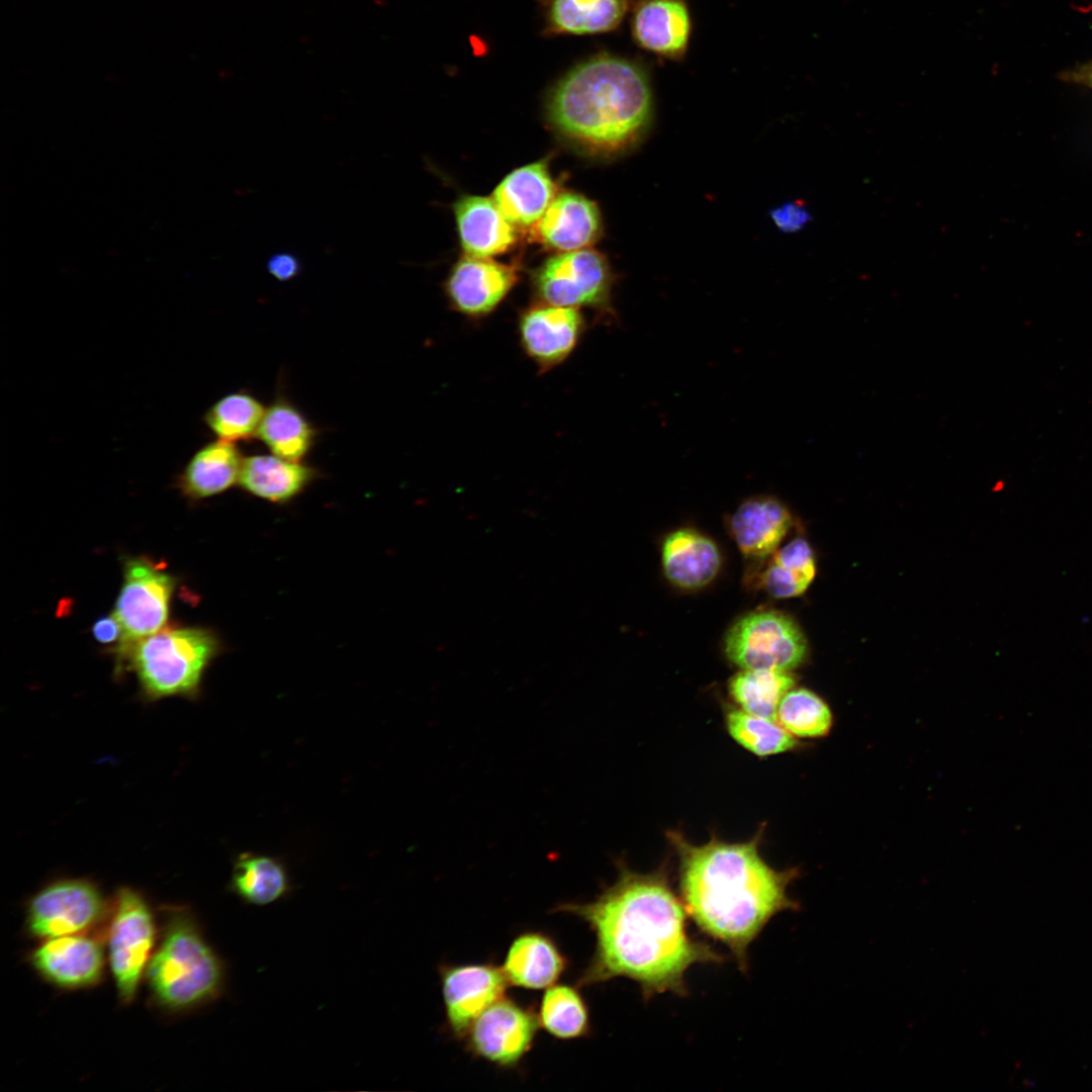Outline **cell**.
Wrapping results in <instances>:
<instances>
[{
  "instance_id": "obj_25",
  "label": "cell",
  "mask_w": 1092,
  "mask_h": 1092,
  "mask_svg": "<svg viewBox=\"0 0 1092 1092\" xmlns=\"http://www.w3.org/2000/svg\"><path fill=\"white\" fill-rule=\"evenodd\" d=\"M230 890L247 904L265 906L289 893L290 879L279 858L243 852L234 862Z\"/></svg>"
},
{
  "instance_id": "obj_5",
  "label": "cell",
  "mask_w": 1092,
  "mask_h": 1092,
  "mask_svg": "<svg viewBox=\"0 0 1092 1092\" xmlns=\"http://www.w3.org/2000/svg\"><path fill=\"white\" fill-rule=\"evenodd\" d=\"M221 644L205 628L160 630L131 644L127 655L141 689L149 700L197 695L203 674L218 655Z\"/></svg>"
},
{
  "instance_id": "obj_9",
  "label": "cell",
  "mask_w": 1092,
  "mask_h": 1092,
  "mask_svg": "<svg viewBox=\"0 0 1092 1092\" xmlns=\"http://www.w3.org/2000/svg\"><path fill=\"white\" fill-rule=\"evenodd\" d=\"M175 578L146 558L128 559L114 616L123 630L120 652L167 623Z\"/></svg>"
},
{
  "instance_id": "obj_14",
  "label": "cell",
  "mask_w": 1092,
  "mask_h": 1092,
  "mask_svg": "<svg viewBox=\"0 0 1092 1092\" xmlns=\"http://www.w3.org/2000/svg\"><path fill=\"white\" fill-rule=\"evenodd\" d=\"M518 278L514 266L466 255L454 265L445 292L453 310L477 321L498 307Z\"/></svg>"
},
{
  "instance_id": "obj_11",
  "label": "cell",
  "mask_w": 1092,
  "mask_h": 1092,
  "mask_svg": "<svg viewBox=\"0 0 1092 1092\" xmlns=\"http://www.w3.org/2000/svg\"><path fill=\"white\" fill-rule=\"evenodd\" d=\"M539 1027L537 1013L505 996L474 1020L463 1040L476 1058L510 1069L532 1049Z\"/></svg>"
},
{
  "instance_id": "obj_18",
  "label": "cell",
  "mask_w": 1092,
  "mask_h": 1092,
  "mask_svg": "<svg viewBox=\"0 0 1092 1092\" xmlns=\"http://www.w3.org/2000/svg\"><path fill=\"white\" fill-rule=\"evenodd\" d=\"M787 507L772 496L743 502L729 519V531L737 547L749 558L771 556L792 527Z\"/></svg>"
},
{
  "instance_id": "obj_4",
  "label": "cell",
  "mask_w": 1092,
  "mask_h": 1092,
  "mask_svg": "<svg viewBox=\"0 0 1092 1092\" xmlns=\"http://www.w3.org/2000/svg\"><path fill=\"white\" fill-rule=\"evenodd\" d=\"M147 980L155 1001L171 1011L201 1006L220 995L223 964L187 911L168 913Z\"/></svg>"
},
{
  "instance_id": "obj_29",
  "label": "cell",
  "mask_w": 1092,
  "mask_h": 1092,
  "mask_svg": "<svg viewBox=\"0 0 1092 1092\" xmlns=\"http://www.w3.org/2000/svg\"><path fill=\"white\" fill-rule=\"evenodd\" d=\"M627 9V0H553L550 19L559 31L601 33L615 29Z\"/></svg>"
},
{
  "instance_id": "obj_19",
  "label": "cell",
  "mask_w": 1092,
  "mask_h": 1092,
  "mask_svg": "<svg viewBox=\"0 0 1092 1092\" xmlns=\"http://www.w3.org/2000/svg\"><path fill=\"white\" fill-rule=\"evenodd\" d=\"M665 577L682 589H698L712 582L721 568L717 544L691 528L669 533L661 548Z\"/></svg>"
},
{
  "instance_id": "obj_20",
  "label": "cell",
  "mask_w": 1092,
  "mask_h": 1092,
  "mask_svg": "<svg viewBox=\"0 0 1092 1092\" xmlns=\"http://www.w3.org/2000/svg\"><path fill=\"white\" fill-rule=\"evenodd\" d=\"M454 213L466 255L490 258L508 251L517 240L515 225L493 199L464 196L455 203Z\"/></svg>"
},
{
  "instance_id": "obj_15",
  "label": "cell",
  "mask_w": 1092,
  "mask_h": 1092,
  "mask_svg": "<svg viewBox=\"0 0 1092 1092\" xmlns=\"http://www.w3.org/2000/svg\"><path fill=\"white\" fill-rule=\"evenodd\" d=\"M30 961L42 978L65 989L97 984L104 967L100 943L81 934L46 939L32 952Z\"/></svg>"
},
{
  "instance_id": "obj_23",
  "label": "cell",
  "mask_w": 1092,
  "mask_h": 1092,
  "mask_svg": "<svg viewBox=\"0 0 1092 1092\" xmlns=\"http://www.w3.org/2000/svg\"><path fill=\"white\" fill-rule=\"evenodd\" d=\"M318 476L313 467L277 455L244 457L239 485L261 499L284 505L302 493Z\"/></svg>"
},
{
  "instance_id": "obj_26",
  "label": "cell",
  "mask_w": 1092,
  "mask_h": 1092,
  "mask_svg": "<svg viewBox=\"0 0 1092 1092\" xmlns=\"http://www.w3.org/2000/svg\"><path fill=\"white\" fill-rule=\"evenodd\" d=\"M257 437L272 454L302 462L314 444L315 430L294 404L280 397L265 410Z\"/></svg>"
},
{
  "instance_id": "obj_37",
  "label": "cell",
  "mask_w": 1092,
  "mask_h": 1092,
  "mask_svg": "<svg viewBox=\"0 0 1092 1092\" xmlns=\"http://www.w3.org/2000/svg\"><path fill=\"white\" fill-rule=\"evenodd\" d=\"M1072 80L1092 88V63L1071 73Z\"/></svg>"
},
{
  "instance_id": "obj_31",
  "label": "cell",
  "mask_w": 1092,
  "mask_h": 1092,
  "mask_svg": "<svg viewBox=\"0 0 1092 1092\" xmlns=\"http://www.w3.org/2000/svg\"><path fill=\"white\" fill-rule=\"evenodd\" d=\"M540 1026L560 1039L585 1036L590 1031L587 1005L577 988L566 984L548 987L538 1013Z\"/></svg>"
},
{
  "instance_id": "obj_17",
  "label": "cell",
  "mask_w": 1092,
  "mask_h": 1092,
  "mask_svg": "<svg viewBox=\"0 0 1092 1092\" xmlns=\"http://www.w3.org/2000/svg\"><path fill=\"white\" fill-rule=\"evenodd\" d=\"M601 229L597 204L580 194L564 192L555 196L532 234L549 248L569 252L588 248Z\"/></svg>"
},
{
  "instance_id": "obj_27",
  "label": "cell",
  "mask_w": 1092,
  "mask_h": 1092,
  "mask_svg": "<svg viewBox=\"0 0 1092 1092\" xmlns=\"http://www.w3.org/2000/svg\"><path fill=\"white\" fill-rule=\"evenodd\" d=\"M816 574L814 553L803 538H796L777 550L759 573L758 583L776 599L802 595Z\"/></svg>"
},
{
  "instance_id": "obj_12",
  "label": "cell",
  "mask_w": 1092,
  "mask_h": 1092,
  "mask_svg": "<svg viewBox=\"0 0 1092 1092\" xmlns=\"http://www.w3.org/2000/svg\"><path fill=\"white\" fill-rule=\"evenodd\" d=\"M586 329L579 308L535 303L518 317V336L525 355L545 374L564 363Z\"/></svg>"
},
{
  "instance_id": "obj_1",
  "label": "cell",
  "mask_w": 1092,
  "mask_h": 1092,
  "mask_svg": "<svg viewBox=\"0 0 1092 1092\" xmlns=\"http://www.w3.org/2000/svg\"><path fill=\"white\" fill-rule=\"evenodd\" d=\"M553 911L579 917L595 933V951L579 986L623 977L639 986L645 1000L664 993L686 996L692 967L726 960L690 934L682 901L663 873L622 867L618 880L595 900L560 904Z\"/></svg>"
},
{
  "instance_id": "obj_2",
  "label": "cell",
  "mask_w": 1092,
  "mask_h": 1092,
  "mask_svg": "<svg viewBox=\"0 0 1092 1092\" xmlns=\"http://www.w3.org/2000/svg\"><path fill=\"white\" fill-rule=\"evenodd\" d=\"M674 843L688 916L701 932L726 946L745 972L748 948L768 922L781 912L800 908L788 894L798 873L768 866L756 841L713 839L693 845L677 837Z\"/></svg>"
},
{
  "instance_id": "obj_8",
  "label": "cell",
  "mask_w": 1092,
  "mask_h": 1092,
  "mask_svg": "<svg viewBox=\"0 0 1092 1092\" xmlns=\"http://www.w3.org/2000/svg\"><path fill=\"white\" fill-rule=\"evenodd\" d=\"M155 937L153 913L144 897L132 889H120L108 931V957L118 995L124 1003L135 996Z\"/></svg>"
},
{
  "instance_id": "obj_33",
  "label": "cell",
  "mask_w": 1092,
  "mask_h": 1092,
  "mask_svg": "<svg viewBox=\"0 0 1092 1092\" xmlns=\"http://www.w3.org/2000/svg\"><path fill=\"white\" fill-rule=\"evenodd\" d=\"M727 728L739 744L760 756L790 750L797 743L794 735L776 720L755 716L743 710L728 713Z\"/></svg>"
},
{
  "instance_id": "obj_10",
  "label": "cell",
  "mask_w": 1092,
  "mask_h": 1092,
  "mask_svg": "<svg viewBox=\"0 0 1092 1092\" xmlns=\"http://www.w3.org/2000/svg\"><path fill=\"white\" fill-rule=\"evenodd\" d=\"M105 909V901L94 884L84 880L57 881L30 900L27 928L42 939L81 934L102 920Z\"/></svg>"
},
{
  "instance_id": "obj_22",
  "label": "cell",
  "mask_w": 1092,
  "mask_h": 1092,
  "mask_svg": "<svg viewBox=\"0 0 1092 1092\" xmlns=\"http://www.w3.org/2000/svg\"><path fill=\"white\" fill-rule=\"evenodd\" d=\"M566 967V958L549 935L527 931L512 941L502 969L509 985L540 990L554 985Z\"/></svg>"
},
{
  "instance_id": "obj_30",
  "label": "cell",
  "mask_w": 1092,
  "mask_h": 1092,
  "mask_svg": "<svg viewBox=\"0 0 1092 1092\" xmlns=\"http://www.w3.org/2000/svg\"><path fill=\"white\" fill-rule=\"evenodd\" d=\"M263 403L254 395L238 391L211 404L203 416L207 428L217 439L236 443L257 437L265 414Z\"/></svg>"
},
{
  "instance_id": "obj_24",
  "label": "cell",
  "mask_w": 1092,
  "mask_h": 1092,
  "mask_svg": "<svg viewBox=\"0 0 1092 1092\" xmlns=\"http://www.w3.org/2000/svg\"><path fill=\"white\" fill-rule=\"evenodd\" d=\"M244 457L235 443L217 439L200 447L179 475L182 493L191 499L217 495L239 483Z\"/></svg>"
},
{
  "instance_id": "obj_36",
  "label": "cell",
  "mask_w": 1092,
  "mask_h": 1092,
  "mask_svg": "<svg viewBox=\"0 0 1092 1092\" xmlns=\"http://www.w3.org/2000/svg\"><path fill=\"white\" fill-rule=\"evenodd\" d=\"M92 633L94 638L102 644L123 642V630L114 614L97 620L92 627Z\"/></svg>"
},
{
  "instance_id": "obj_34",
  "label": "cell",
  "mask_w": 1092,
  "mask_h": 1092,
  "mask_svg": "<svg viewBox=\"0 0 1092 1092\" xmlns=\"http://www.w3.org/2000/svg\"><path fill=\"white\" fill-rule=\"evenodd\" d=\"M770 217L782 232L797 233L812 219L808 207L801 200L790 201L770 211Z\"/></svg>"
},
{
  "instance_id": "obj_13",
  "label": "cell",
  "mask_w": 1092,
  "mask_h": 1092,
  "mask_svg": "<svg viewBox=\"0 0 1092 1092\" xmlns=\"http://www.w3.org/2000/svg\"><path fill=\"white\" fill-rule=\"evenodd\" d=\"M439 973L448 1028L463 1039L474 1020L505 997L509 982L492 964L443 965Z\"/></svg>"
},
{
  "instance_id": "obj_7",
  "label": "cell",
  "mask_w": 1092,
  "mask_h": 1092,
  "mask_svg": "<svg viewBox=\"0 0 1092 1092\" xmlns=\"http://www.w3.org/2000/svg\"><path fill=\"white\" fill-rule=\"evenodd\" d=\"M612 285L613 275L607 259L588 248L550 257L533 276L534 291L540 302L590 307L601 315L609 316H614Z\"/></svg>"
},
{
  "instance_id": "obj_3",
  "label": "cell",
  "mask_w": 1092,
  "mask_h": 1092,
  "mask_svg": "<svg viewBox=\"0 0 1092 1092\" xmlns=\"http://www.w3.org/2000/svg\"><path fill=\"white\" fill-rule=\"evenodd\" d=\"M548 114L568 141L601 156L636 145L652 115V93L642 67L601 55L571 70L553 90Z\"/></svg>"
},
{
  "instance_id": "obj_28",
  "label": "cell",
  "mask_w": 1092,
  "mask_h": 1092,
  "mask_svg": "<svg viewBox=\"0 0 1092 1092\" xmlns=\"http://www.w3.org/2000/svg\"><path fill=\"white\" fill-rule=\"evenodd\" d=\"M795 682L790 671L742 669L730 678L728 688L741 710L776 720L779 704Z\"/></svg>"
},
{
  "instance_id": "obj_6",
  "label": "cell",
  "mask_w": 1092,
  "mask_h": 1092,
  "mask_svg": "<svg viewBox=\"0 0 1092 1092\" xmlns=\"http://www.w3.org/2000/svg\"><path fill=\"white\" fill-rule=\"evenodd\" d=\"M727 658L742 669L790 671L807 654V641L798 624L787 614L759 610L743 616L724 639Z\"/></svg>"
},
{
  "instance_id": "obj_32",
  "label": "cell",
  "mask_w": 1092,
  "mask_h": 1092,
  "mask_svg": "<svg viewBox=\"0 0 1092 1092\" xmlns=\"http://www.w3.org/2000/svg\"><path fill=\"white\" fill-rule=\"evenodd\" d=\"M776 721L794 736L818 737L827 734L832 716L821 698L806 689H796L782 699Z\"/></svg>"
},
{
  "instance_id": "obj_21",
  "label": "cell",
  "mask_w": 1092,
  "mask_h": 1092,
  "mask_svg": "<svg viewBox=\"0 0 1092 1092\" xmlns=\"http://www.w3.org/2000/svg\"><path fill=\"white\" fill-rule=\"evenodd\" d=\"M555 184L546 163L518 168L495 187L492 199L515 226H533L555 198Z\"/></svg>"
},
{
  "instance_id": "obj_35",
  "label": "cell",
  "mask_w": 1092,
  "mask_h": 1092,
  "mask_svg": "<svg viewBox=\"0 0 1092 1092\" xmlns=\"http://www.w3.org/2000/svg\"><path fill=\"white\" fill-rule=\"evenodd\" d=\"M268 272L279 281H289L299 275L300 260L290 252L274 253L267 261Z\"/></svg>"
},
{
  "instance_id": "obj_16",
  "label": "cell",
  "mask_w": 1092,
  "mask_h": 1092,
  "mask_svg": "<svg viewBox=\"0 0 1092 1092\" xmlns=\"http://www.w3.org/2000/svg\"><path fill=\"white\" fill-rule=\"evenodd\" d=\"M632 36L643 50L668 60L685 57L692 20L685 0H642L635 7Z\"/></svg>"
}]
</instances>
